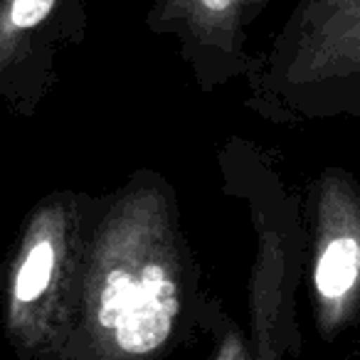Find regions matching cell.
<instances>
[{"mask_svg":"<svg viewBox=\"0 0 360 360\" xmlns=\"http://www.w3.org/2000/svg\"><path fill=\"white\" fill-rule=\"evenodd\" d=\"M178 314L175 284L165 276L160 264H146L136 281V294L116 326V340L126 353L143 355L165 343Z\"/></svg>","mask_w":360,"mask_h":360,"instance_id":"obj_1","label":"cell"},{"mask_svg":"<svg viewBox=\"0 0 360 360\" xmlns=\"http://www.w3.org/2000/svg\"><path fill=\"white\" fill-rule=\"evenodd\" d=\"M306 18L316 40L360 55V0H309Z\"/></svg>","mask_w":360,"mask_h":360,"instance_id":"obj_2","label":"cell"},{"mask_svg":"<svg viewBox=\"0 0 360 360\" xmlns=\"http://www.w3.org/2000/svg\"><path fill=\"white\" fill-rule=\"evenodd\" d=\"M163 13L191 22L195 30L225 35L240 27L247 13L257 11L266 0H158Z\"/></svg>","mask_w":360,"mask_h":360,"instance_id":"obj_3","label":"cell"},{"mask_svg":"<svg viewBox=\"0 0 360 360\" xmlns=\"http://www.w3.org/2000/svg\"><path fill=\"white\" fill-rule=\"evenodd\" d=\"M360 271V245L353 237L333 240L316 266V286L326 299H338L355 284Z\"/></svg>","mask_w":360,"mask_h":360,"instance_id":"obj_4","label":"cell"},{"mask_svg":"<svg viewBox=\"0 0 360 360\" xmlns=\"http://www.w3.org/2000/svg\"><path fill=\"white\" fill-rule=\"evenodd\" d=\"M60 0H0V50L47 20Z\"/></svg>","mask_w":360,"mask_h":360,"instance_id":"obj_5","label":"cell"},{"mask_svg":"<svg viewBox=\"0 0 360 360\" xmlns=\"http://www.w3.org/2000/svg\"><path fill=\"white\" fill-rule=\"evenodd\" d=\"M52 266H55V252H52L50 242H37L27 255L25 264H22L20 274L15 281V296L18 301H35L42 291L47 289L52 276Z\"/></svg>","mask_w":360,"mask_h":360,"instance_id":"obj_6","label":"cell"},{"mask_svg":"<svg viewBox=\"0 0 360 360\" xmlns=\"http://www.w3.org/2000/svg\"><path fill=\"white\" fill-rule=\"evenodd\" d=\"M136 294V281L126 269H114L106 276L104 291L99 301V323L104 328H116L124 319Z\"/></svg>","mask_w":360,"mask_h":360,"instance_id":"obj_7","label":"cell"}]
</instances>
